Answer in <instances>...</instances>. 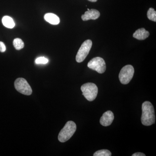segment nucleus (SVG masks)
Here are the masks:
<instances>
[{"mask_svg": "<svg viewBox=\"0 0 156 156\" xmlns=\"http://www.w3.org/2000/svg\"><path fill=\"white\" fill-rule=\"evenodd\" d=\"M141 121L143 125L150 126L155 122L154 109L151 102L146 101L142 104Z\"/></svg>", "mask_w": 156, "mask_h": 156, "instance_id": "1", "label": "nucleus"}, {"mask_svg": "<svg viewBox=\"0 0 156 156\" xmlns=\"http://www.w3.org/2000/svg\"><path fill=\"white\" fill-rule=\"evenodd\" d=\"M76 130V125L73 121H68L59 132L58 140L60 142L64 143L73 136Z\"/></svg>", "mask_w": 156, "mask_h": 156, "instance_id": "2", "label": "nucleus"}, {"mask_svg": "<svg viewBox=\"0 0 156 156\" xmlns=\"http://www.w3.org/2000/svg\"><path fill=\"white\" fill-rule=\"evenodd\" d=\"M81 89L83 95L89 101H93L97 97L98 89L95 84L91 83L84 84L82 85Z\"/></svg>", "mask_w": 156, "mask_h": 156, "instance_id": "3", "label": "nucleus"}, {"mask_svg": "<svg viewBox=\"0 0 156 156\" xmlns=\"http://www.w3.org/2000/svg\"><path fill=\"white\" fill-rule=\"evenodd\" d=\"M134 67L131 65H128L123 67L119 74V79L121 83L126 85L130 83L134 76Z\"/></svg>", "mask_w": 156, "mask_h": 156, "instance_id": "4", "label": "nucleus"}, {"mask_svg": "<svg viewBox=\"0 0 156 156\" xmlns=\"http://www.w3.org/2000/svg\"><path fill=\"white\" fill-rule=\"evenodd\" d=\"M92 41L90 40H87L83 43L76 56V61L77 62L80 63L85 60L89 54V51L92 48Z\"/></svg>", "mask_w": 156, "mask_h": 156, "instance_id": "5", "label": "nucleus"}, {"mask_svg": "<svg viewBox=\"0 0 156 156\" xmlns=\"http://www.w3.org/2000/svg\"><path fill=\"white\" fill-rule=\"evenodd\" d=\"M14 87L18 92L23 95H30L32 93L30 86L23 78H17L14 82Z\"/></svg>", "mask_w": 156, "mask_h": 156, "instance_id": "6", "label": "nucleus"}, {"mask_svg": "<svg viewBox=\"0 0 156 156\" xmlns=\"http://www.w3.org/2000/svg\"><path fill=\"white\" fill-rule=\"evenodd\" d=\"M88 67L100 74L103 73L106 69L105 61L100 57H95L91 59L88 62Z\"/></svg>", "mask_w": 156, "mask_h": 156, "instance_id": "7", "label": "nucleus"}, {"mask_svg": "<svg viewBox=\"0 0 156 156\" xmlns=\"http://www.w3.org/2000/svg\"><path fill=\"white\" fill-rule=\"evenodd\" d=\"M114 119L113 113L111 111H108L105 112L101 118V125L105 127L110 126Z\"/></svg>", "mask_w": 156, "mask_h": 156, "instance_id": "8", "label": "nucleus"}, {"mask_svg": "<svg viewBox=\"0 0 156 156\" xmlns=\"http://www.w3.org/2000/svg\"><path fill=\"white\" fill-rule=\"evenodd\" d=\"M100 12L95 9H91L85 12V14L82 15V19L84 21L89 20L97 19L100 17Z\"/></svg>", "mask_w": 156, "mask_h": 156, "instance_id": "9", "label": "nucleus"}, {"mask_svg": "<svg viewBox=\"0 0 156 156\" xmlns=\"http://www.w3.org/2000/svg\"><path fill=\"white\" fill-rule=\"evenodd\" d=\"M149 35V32L148 31L144 28H142L137 30L133 34V36L135 38L141 41L147 38Z\"/></svg>", "mask_w": 156, "mask_h": 156, "instance_id": "10", "label": "nucleus"}, {"mask_svg": "<svg viewBox=\"0 0 156 156\" xmlns=\"http://www.w3.org/2000/svg\"><path fill=\"white\" fill-rule=\"evenodd\" d=\"M44 19L47 22L53 25H57L60 22L59 17L54 14L48 13L45 14Z\"/></svg>", "mask_w": 156, "mask_h": 156, "instance_id": "11", "label": "nucleus"}, {"mask_svg": "<svg viewBox=\"0 0 156 156\" xmlns=\"http://www.w3.org/2000/svg\"><path fill=\"white\" fill-rule=\"evenodd\" d=\"M2 23L4 26L8 28H13L15 26V23L11 17L8 16H5L3 17L2 20Z\"/></svg>", "mask_w": 156, "mask_h": 156, "instance_id": "12", "label": "nucleus"}, {"mask_svg": "<svg viewBox=\"0 0 156 156\" xmlns=\"http://www.w3.org/2000/svg\"><path fill=\"white\" fill-rule=\"evenodd\" d=\"M13 45L14 48L17 50H20L24 47V44L23 42L21 39L16 38L13 41Z\"/></svg>", "mask_w": 156, "mask_h": 156, "instance_id": "13", "label": "nucleus"}, {"mask_svg": "<svg viewBox=\"0 0 156 156\" xmlns=\"http://www.w3.org/2000/svg\"><path fill=\"white\" fill-rule=\"evenodd\" d=\"M147 16L148 18L154 22L156 21V12L153 8H150L147 11Z\"/></svg>", "mask_w": 156, "mask_h": 156, "instance_id": "14", "label": "nucleus"}, {"mask_svg": "<svg viewBox=\"0 0 156 156\" xmlns=\"http://www.w3.org/2000/svg\"><path fill=\"white\" fill-rule=\"evenodd\" d=\"M111 152L109 151L106 149L98 151L93 154L94 156H111Z\"/></svg>", "mask_w": 156, "mask_h": 156, "instance_id": "15", "label": "nucleus"}, {"mask_svg": "<svg viewBox=\"0 0 156 156\" xmlns=\"http://www.w3.org/2000/svg\"><path fill=\"white\" fill-rule=\"evenodd\" d=\"M49 60L48 58L44 57H40L37 58L35 60V63L37 64H47Z\"/></svg>", "mask_w": 156, "mask_h": 156, "instance_id": "16", "label": "nucleus"}, {"mask_svg": "<svg viewBox=\"0 0 156 156\" xmlns=\"http://www.w3.org/2000/svg\"><path fill=\"white\" fill-rule=\"evenodd\" d=\"M6 47L5 45L2 42L0 41V52L4 53L5 51Z\"/></svg>", "mask_w": 156, "mask_h": 156, "instance_id": "17", "label": "nucleus"}, {"mask_svg": "<svg viewBox=\"0 0 156 156\" xmlns=\"http://www.w3.org/2000/svg\"><path fill=\"white\" fill-rule=\"evenodd\" d=\"M132 156H145V154L142 153L137 152L134 153L132 155Z\"/></svg>", "mask_w": 156, "mask_h": 156, "instance_id": "18", "label": "nucleus"}, {"mask_svg": "<svg viewBox=\"0 0 156 156\" xmlns=\"http://www.w3.org/2000/svg\"><path fill=\"white\" fill-rule=\"evenodd\" d=\"M89 1H90V2H96L97 1V0H88Z\"/></svg>", "mask_w": 156, "mask_h": 156, "instance_id": "19", "label": "nucleus"}, {"mask_svg": "<svg viewBox=\"0 0 156 156\" xmlns=\"http://www.w3.org/2000/svg\"><path fill=\"white\" fill-rule=\"evenodd\" d=\"M87 10H88V11H89V10H90V9H87Z\"/></svg>", "mask_w": 156, "mask_h": 156, "instance_id": "20", "label": "nucleus"}]
</instances>
